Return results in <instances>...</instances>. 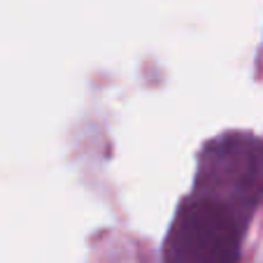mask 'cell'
<instances>
[{
	"mask_svg": "<svg viewBox=\"0 0 263 263\" xmlns=\"http://www.w3.org/2000/svg\"><path fill=\"white\" fill-rule=\"evenodd\" d=\"M263 200V138L226 133L205 147L194 189L179 205L161 263H238Z\"/></svg>",
	"mask_w": 263,
	"mask_h": 263,
	"instance_id": "cell-1",
	"label": "cell"
}]
</instances>
